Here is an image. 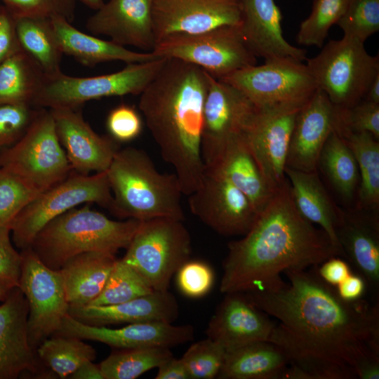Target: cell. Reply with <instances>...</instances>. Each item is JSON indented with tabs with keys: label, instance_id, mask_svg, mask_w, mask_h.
I'll use <instances>...</instances> for the list:
<instances>
[{
	"label": "cell",
	"instance_id": "11",
	"mask_svg": "<svg viewBox=\"0 0 379 379\" xmlns=\"http://www.w3.org/2000/svg\"><path fill=\"white\" fill-rule=\"evenodd\" d=\"M152 52L195 65L217 79L257 62L242 38L239 25L170 35L159 41Z\"/></svg>",
	"mask_w": 379,
	"mask_h": 379
},
{
	"label": "cell",
	"instance_id": "34",
	"mask_svg": "<svg viewBox=\"0 0 379 379\" xmlns=\"http://www.w3.org/2000/svg\"><path fill=\"white\" fill-rule=\"evenodd\" d=\"M335 194L345 204L356 201L359 173L356 159L345 141L333 130L320 153L317 166Z\"/></svg>",
	"mask_w": 379,
	"mask_h": 379
},
{
	"label": "cell",
	"instance_id": "4",
	"mask_svg": "<svg viewBox=\"0 0 379 379\" xmlns=\"http://www.w3.org/2000/svg\"><path fill=\"white\" fill-rule=\"evenodd\" d=\"M114 215L144 221L168 217L184 220L182 192L175 173H161L147 153L135 147L119 149L106 171Z\"/></svg>",
	"mask_w": 379,
	"mask_h": 379
},
{
	"label": "cell",
	"instance_id": "19",
	"mask_svg": "<svg viewBox=\"0 0 379 379\" xmlns=\"http://www.w3.org/2000/svg\"><path fill=\"white\" fill-rule=\"evenodd\" d=\"M48 109L72 171L82 175L106 171L119 149L117 142L95 132L84 119L81 108Z\"/></svg>",
	"mask_w": 379,
	"mask_h": 379
},
{
	"label": "cell",
	"instance_id": "50",
	"mask_svg": "<svg viewBox=\"0 0 379 379\" xmlns=\"http://www.w3.org/2000/svg\"><path fill=\"white\" fill-rule=\"evenodd\" d=\"M317 271L322 280L335 287L352 272L350 264L340 256L331 257L317 265Z\"/></svg>",
	"mask_w": 379,
	"mask_h": 379
},
{
	"label": "cell",
	"instance_id": "3",
	"mask_svg": "<svg viewBox=\"0 0 379 379\" xmlns=\"http://www.w3.org/2000/svg\"><path fill=\"white\" fill-rule=\"evenodd\" d=\"M208 77L195 65L166 58L140 94L147 127L186 196L200 186L205 173L201 135Z\"/></svg>",
	"mask_w": 379,
	"mask_h": 379
},
{
	"label": "cell",
	"instance_id": "18",
	"mask_svg": "<svg viewBox=\"0 0 379 379\" xmlns=\"http://www.w3.org/2000/svg\"><path fill=\"white\" fill-rule=\"evenodd\" d=\"M56 334L94 340L118 349L170 348L192 340L194 331L190 325L175 326L164 321L128 324L121 328H111L86 324L68 314Z\"/></svg>",
	"mask_w": 379,
	"mask_h": 379
},
{
	"label": "cell",
	"instance_id": "51",
	"mask_svg": "<svg viewBox=\"0 0 379 379\" xmlns=\"http://www.w3.org/2000/svg\"><path fill=\"white\" fill-rule=\"evenodd\" d=\"M339 296L347 301L363 298L367 286L365 280L357 273L352 272L335 286Z\"/></svg>",
	"mask_w": 379,
	"mask_h": 379
},
{
	"label": "cell",
	"instance_id": "46",
	"mask_svg": "<svg viewBox=\"0 0 379 379\" xmlns=\"http://www.w3.org/2000/svg\"><path fill=\"white\" fill-rule=\"evenodd\" d=\"M338 107L339 119L335 128L368 132L379 140V104L363 99L352 107Z\"/></svg>",
	"mask_w": 379,
	"mask_h": 379
},
{
	"label": "cell",
	"instance_id": "21",
	"mask_svg": "<svg viewBox=\"0 0 379 379\" xmlns=\"http://www.w3.org/2000/svg\"><path fill=\"white\" fill-rule=\"evenodd\" d=\"M152 0H109L90 16L86 28L123 46L152 52L156 44Z\"/></svg>",
	"mask_w": 379,
	"mask_h": 379
},
{
	"label": "cell",
	"instance_id": "23",
	"mask_svg": "<svg viewBox=\"0 0 379 379\" xmlns=\"http://www.w3.org/2000/svg\"><path fill=\"white\" fill-rule=\"evenodd\" d=\"M336 234L345 259L364 278L373 301H379L378 213L343 210Z\"/></svg>",
	"mask_w": 379,
	"mask_h": 379
},
{
	"label": "cell",
	"instance_id": "30",
	"mask_svg": "<svg viewBox=\"0 0 379 379\" xmlns=\"http://www.w3.org/2000/svg\"><path fill=\"white\" fill-rule=\"evenodd\" d=\"M115 255L86 252L68 260L59 270L69 306L89 305L102 291L117 262Z\"/></svg>",
	"mask_w": 379,
	"mask_h": 379
},
{
	"label": "cell",
	"instance_id": "35",
	"mask_svg": "<svg viewBox=\"0 0 379 379\" xmlns=\"http://www.w3.org/2000/svg\"><path fill=\"white\" fill-rule=\"evenodd\" d=\"M16 31L21 48L39 65L46 75L61 72L63 53L51 18H16Z\"/></svg>",
	"mask_w": 379,
	"mask_h": 379
},
{
	"label": "cell",
	"instance_id": "2",
	"mask_svg": "<svg viewBox=\"0 0 379 379\" xmlns=\"http://www.w3.org/2000/svg\"><path fill=\"white\" fill-rule=\"evenodd\" d=\"M227 248L220 284L225 294L276 289L285 283L281 272L319 265L333 256L343 258L326 232L296 209L288 180L249 231Z\"/></svg>",
	"mask_w": 379,
	"mask_h": 379
},
{
	"label": "cell",
	"instance_id": "14",
	"mask_svg": "<svg viewBox=\"0 0 379 379\" xmlns=\"http://www.w3.org/2000/svg\"><path fill=\"white\" fill-rule=\"evenodd\" d=\"M256 110L242 92L209 74L201 135L205 166L216 159L229 142L244 135Z\"/></svg>",
	"mask_w": 379,
	"mask_h": 379
},
{
	"label": "cell",
	"instance_id": "41",
	"mask_svg": "<svg viewBox=\"0 0 379 379\" xmlns=\"http://www.w3.org/2000/svg\"><path fill=\"white\" fill-rule=\"evenodd\" d=\"M336 24L343 36L365 43L379 31V0H350Z\"/></svg>",
	"mask_w": 379,
	"mask_h": 379
},
{
	"label": "cell",
	"instance_id": "13",
	"mask_svg": "<svg viewBox=\"0 0 379 379\" xmlns=\"http://www.w3.org/2000/svg\"><path fill=\"white\" fill-rule=\"evenodd\" d=\"M20 254L18 287L28 303V338L36 352L44 340L59 331L69 314V305L60 270L47 267L31 247L22 250Z\"/></svg>",
	"mask_w": 379,
	"mask_h": 379
},
{
	"label": "cell",
	"instance_id": "45",
	"mask_svg": "<svg viewBox=\"0 0 379 379\" xmlns=\"http://www.w3.org/2000/svg\"><path fill=\"white\" fill-rule=\"evenodd\" d=\"M176 283L181 293L192 298L206 295L215 281L212 267L201 260H187L176 272Z\"/></svg>",
	"mask_w": 379,
	"mask_h": 379
},
{
	"label": "cell",
	"instance_id": "6",
	"mask_svg": "<svg viewBox=\"0 0 379 379\" xmlns=\"http://www.w3.org/2000/svg\"><path fill=\"white\" fill-rule=\"evenodd\" d=\"M122 258L154 291H168L171 280L192 253L183 220L159 217L140 221Z\"/></svg>",
	"mask_w": 379,
	"mask_h": 379
},
{
	"label": "cell",
	"instance_id": "54",
	"mask_svg": "<svg viewBox=\"0 0 379 379\" xmlns=\"http://www.w3.org/2000/svg\"><path fill=\"white\" fill-rule=\"evenodd\" d=\"M364 99L379 104V73L371 83Z\"/></svg>",
	"mask_w": 379,
	"mask_h": 379
},
{
	"label": "cell",
	"instance_id": "55",
	"mask_svg": "<svg viewBox=\"0 0 379 379\" xmlns=\"http://www.w3.org/2000/svg\"><path fill=\"white\" fill-rule=\"evenodd\" d=\"M15 286L0 279V301L3 302Z\"/></svg>",
	"mask_w": 379,
	"mask_h": 379
},
{
	"label": "cell",
	"instance_id": "20",
	"mask_svg": "<svg viewBox=\"0 0 379 379\" xmlns=\"http://www.w3.org/2000/svg\"><path fill=\"white\" fill-rule=\"evenodd\" d=\"M338 121V107L317 88L296 114L286 167L316 171L321 149Z\"/></svg>",
	"mask_w": 379,
	"mask_h": 379
},
{
	"label": "cell",
	"instance_id": "25",
	"mask_svg": "<svg viewBox=\"0 0 379 379\" xmlns=\"http://www.w3.org/2000/svg\"><path fill=\"white\" fill-rule=\"evenodd\" d=\"M29 307L18 286L0 305V379L36 373L38 363L27 333Z\"/></svg>",
	"mask_w": 379,
	"mask_h": 379
},
{
	"label": "cell",
	"instance_id": "58",
	"mask_svg": "<svg viewBox=\"0 0 379 379\" xmlns=\"http://www.w3.org/2000/svg\"><path fill=\"white\" fill-rule=\"evenodd\" d=\"M0 4H1V1H0Z\"/></svg>",
	"mask_w": 379,
	"mask_h": 379
},
{
	"label": "cell",
	"instance_id": "49",
	"mask_svg": "<svg viewBox=\"0 0 379 379\" xmlns=\"http://www.w3.org/2000/svg\"><path fill=\"white\" fill-rule=\"evenodd\" d=\"M21 49L16 31V18L0 4V63Z\"/></svg>",
	"mask_w": 379,
	"mask_h": 379
},
{
	"label": "cell",
	"instance_id": "24",
	"mask_svg": "<svg viewBox=\"0 0 379 379\" xmlns=\"http://www.w3.org/2000/svg\"><path fill=\"white\" fill-rule=\"evenodd\" d=\"M241 34L250 51L265 61L278 58L306 60V51L284 37L282 15L274 0H241Z\"/></svg>",
	"mask_w": 379,
	"mask_h": 379
},
{
	"label": "cell",
	"instance_id": "16",
	"mask_svg": "<svg viewBox=\"0 0 379 379\" xmlns=\"http://www.w3.org/2000/svg\"><path fill=\"white\" fill-rule=\"evenodd\" d=\"M152 14L157 44L173 34L239 25L242 3L241 0H152Z\"/></svg>",
	"mask_w": 379,
	"mask_h": 379
},
{
	"label": "cell",
	"instance_id": "31",
	"mask_svg": "<svg viewBox=\"0 0 379 379\" xmlns=\"http://www.w3.org/2000/svg\"><path fill=\"white\" fill-rule=\"evenodd\" d=\"M288 361L270 341L250 343L227 352L220 379H284Z\"/></svg>",
	"mask_w": 379,
	"mask_h": 379
},
{
	"label": "cell",
	"instance_id": "22",
	"mask_svg": "<svg viewBox=\"0 0 379 379\" xmlns=\"http://www.w3.org/2000/svg\"><path fill=\"white\" fill-rule=\"evenodd\" d=\"M276 324L244 293H225L206 329L207 338L230 352L244 345L268 340Z\"/></svg>",
	"mask_w": 379,
	"mask_h": 379
},
{
	"label": "cell",
	"instance_id": "38",
	"mask_svg": "<svg viewBox=\"0 0 379 379\" xmlns=\"http://www.w3.org/2000/svg\"><path fill=\"white\" fill-rule=\"evenodd\" d=\"M154 291L136 270L117 259L102 291L89 305L119 304Z\"/></svg>",
	"mask_w": 379,
	"mask_h": 379
},
{
	"label": "cell",
	"instance_id": "1",
	"mask_svg": "<svg viewBox=\"0 0 379 379\" xmlns=\"http://www.w3.org/2000/svg\"><path fill=\"white\" fill-rule=\"evenodd\" d=\"M284 273L288 284L244 293L279 321L267 341L288 361L284 379H355L364 363L379 359V301L342 299L317 265Z\"/></svg>",
	"mask_w": 379,
	"mask_h": 379
},
{
	"label": "cell",
	"instance_id": "52",
	"mask_svg": "<svg viewBox=\"0 0 379 379\" xmlns=\"http://www.w3.org/2000/svg\"><path fill=\"white\" fill-rule=\"evenodd\" d=\"M157 368L156 379H190L181 358L176 359L173 356L161 363Z\"/></svg>",
	"mask_w": 379,
	"mask_h": 379
},
{
	"label": "cell",
	"instance_id": "47",
	"mask_svg": "<svg viewBox=\"0 0 379 379\" xmlns=\"http://www.w3.org/2000/svg\"><path fill=\"white\" fill-rule=\"evenodd\" d=\"M143 127L137 109L128 104H120L109 112L106 128L109 136L117 142H127L138 138Z\"/></svg>",
	"mask_w": 379,
	"mask_h": 379
},
{
	"label": "cell",
	"instance_id": "29",
	"mask_svg": "<svg viewBox=\"0 0 379 379\" xmlns=\"http://www.w3.org/2000/svg\"><path fill=\"white\" fill-rule=\"evenodd\" d=\"M63 54L72 56L87 67L119 60L129 63L149 61L158 57L152 52L139 53L128 49L111 40L101 39L75 28L64 18H50Z\"/></svg>",
	"mask_w": 379,
	"mask_h": 379
},
{
	"label": "cell",
	"instance_id": "12",
	"mask_svg": "<svg viewBox=\"0 0 379 379\" xmlns=\"http://www.w3.org/2000/svg\"><path fill=\"white\" fill-rule=\"evenodd\" d=\"M1 167L18 175L40 193L64 180L72 171L50 110L38 116L14 145L0 152Z\"/></svg>",
	"mask_w": 379,
	"mask_h": 379
},
{
	"label": "cell",
	"instance_id": "37",
	"mask_svg": "<svg viewBox=\"0 0 379 379\" xmlns=\"http://www.w3.org/2000/svg\"><path fill=\"white\" fill-rule=\"evenodd\" d=\"M169 347L121 349L100 364L104 379H135L173 357Z\"/></svg>",
	"mask_w": 379,
	"mask_h": 379
},
{
	"label": "cell",
	"instance_id": "15",
	"mask_svg": "<svg viewBox=\"0 0 379 379\" xmlns=\"http://www.w3.org/2000/svg\"><path fill=\"white\" fill-rule=\"evenodd\" d=\"M188 197L192 214L225 237L244 236L259 215L244 193L224 177L207 168L200 186Z\"/></svg>",
	"mask_w": 379,
	"mask_h": 379
},
{
	"label": "cell",
	"instance_id": "42",
	"mask_svg": "<svg viewBox=\"0 0 379 379\" xmlns=\"http://www.w3.org/2000/svg\"><path fill=\"white\" fill-rule=\"evenodd\" d=\"M225 354L221 345L206 338L191 345L181 359L190 379H213L217 378Z\"/></svg>",
	"mask_w": 379,
	"mask_h": 379
},
{
	"label": "cell",
	"instance_id": "32",
	"mask_svg": "<svg viewBox=\"0 0 379 379\" xmlns=\"http://www.w3.org/2000/svg\"><path fill=\"white\" fill-rule=\"evenodd\" d=\"M334 130L349 146L358 165L359 184L353 208L378 213V140L368 132H352L343 128Z\"/></svg>",
	"mask_w": 379,
	"mask_h": 379
},
{
	"label": "cell",
	"instance_id": "27",
	"mask_svg": "<svg viewBox=\"0 0 379 379\" xmlns=\"http://www.w3.org/2000/svg\"><path fill=\"white\" fill-rule=\"evenodd\" d=\"M205 168L218 173L230 181L247 197L258 213L278 191L269 184L262 173L244 135L229 142L216 159Z\"/></svg>",
	"mask_w": 379,
	"mask_h": 379
},
{
	"label": "cell",
	"instance_id": "7",
	"mask_svg": "<svg viewBox=\"0 0 379 379\" xmlns=\"http://www.w3.org/2000/svg\"><path fill=\"white\" fill-rule=\"evenodd\" d=\"M166 58L126 64L107 74L77 77L61 72L46 77L32 106L38 108H81L86 102L111 96L140 95L155 77Z\"/></svg>",
	"mask_w": 379,
	"mask_h": 379
},
{
	"label": "cell",
	"instance_id": "57",
	"mask_svg": "<svg viewBox=\"0 0 379 379\" xmlns=\"http://www.w3.org/2000/svg\"><path fill=\"white\" fill-rule=\"evenodd\" d=\"M0 168H1V164H0Z\"/></svg>",
	"mask_w": 379,
	"mask_h": 379
},
{
	"label": "cell",
	"instance_id": "26",
	"mask_svg": "<svg viewBox=\"0 0 379 379\" xmlns=\"http://www.w3.org/2000/svg\"><path fill=\"white\" fill-rule=\"evenodd\" d=\"M69 314L82 323L96 326L147 321L173 323L179 315V306L168 291H154L116 305L69 306Z\"/></svg>",
	"mask_w": 379,
	"mask_h": 379
},
{
	"label": "cell",
	"instance_id": "39",
	"mask_svg": "<svg viewBox=\"0 0 379 379\" xmlns=\"http://www.w3.org/2000/svg\"><path fill=\"white\" fill-rule=\"evenodd\" d=\"M40 192L22 178L0 168V232L11 234L19 213Z\"/></svg>",
	"mask_w": 379,
	"mask_h": 379
},
{
	"label": "cell",
	"instance_id": "44",
	"mask_svg": "<svg viewBox=\"0 0 379 379\" xmlns=\"http://www.w3.org/2000/svg\"><path fill=\"white\" fill-rule=\"evenodd\" d=\"M15 18H51L60 16L72 22L76 0H0Z\"/></svg>",
	"mask_w": 379,
	"mask_h": 379
},
{
	"label": "cell",
	"instance_id": "56",
	"mask_svg": "<svg viewBox=\"0 0 379 379\" xmlns=\"http://www.w3.org/2000/svg\"><path fill=\"white\" fill-rule=\"evenodd\" d=\"M88 8L95 11L100 8L105 3L103 0H79Z\"/></svg>",
	"mask_w": 379,
	"mask_h": 379
},
{
	"label": "cell",
	"instance_id": "43",
	"mask_svg": "<svg viewBox=\"0 0 379 379\" xmlns=\"http://www.w3.org/2000/svg\"><path fill=\"white\" fill-rule=\"evenodd\" d=\"M41 109L26 104H0V152L24 136Z\"/></svg>",
	"mask_w": 379,
	"mask_h": 379
},
{
	"label": "cell",
	"instance_id": "9",
	"mask_svg": "<svg viewBox=\"0 0 379 379\" xmlns=\"http://www.w3.org/2000/svg\"><path fill=\"white\" fill-rule=\"evenodd\" d=\"M112 201L106 171L93 175L72 171L64 180L40 193L19 213L11 228L13 241L21 250L29 248L39 231L66 211L89 203L109 209Z\"/></svg>",
	"mask_w": 379,
	"mask_h": 379
},
{
	"label": "cell",
	"instance_id": "33",
	"mask_svg": "<svg viewBox=\"0 0 379 379\" xmlns=\"http://www.w3.org/2000/svg\"><path fill=\"white\" fill-rule=\"evenodd\" d=\"M46 74L22 48L0 63V104L32 105Z\"/></svg>",
	"mask_w": 379,
	"mask_h": 379
},
{
	"label": "cell",
	"instance_id": "17",
	"mask_svg": "<svg viewBox=\"0 0 379 379\" xmlns=\"http://www.w3.org/2000/svg\"><path fill=\"white\" fill-rule=\"evenodd\" d=\"M300 109L257 108L244 133L246 144L269 184L279 190L287 182L286 162Z\"/></svg>",
	"mask_w": 379,
	"mask_h": 379
},
{
	"label": "cell",
	"instance_id": "53",
	"mask_svg": "<svg viewBox=\"0 0 379 379\" xmlns=\"http://www.w3.org/2000/svg\"><path fill=\"white\" fill-rule=\"evenodd\" d=\"M68 378L71 379H104L100 366L87 361L81 364Z\"/></svg>",
	"mask_w": 379,
	"mask_h": 379
},
{
	"label": "cell",
	"instance_id": "36",
	"mask_svg": "<svg viewBox=\"0 0 379 379\" xmlns=\"http://www.w3.org/2000/svg\"><path fill=\"white\" fill-rule=\"evenodd\" d=\"M36 348L39 359L60 378H67L84 362L96 357L94 348L76 337L57 334Z\"/></svg>",
	"mask_w": 379,
	"mask_h": 379
},
{
	"label": "cell",
	"instance_id": "10",
	"mask_svg": "<svg viewBox=\"0 0 379 379\" xmlns=\"http://www.w3.org/2000/svg\"><path fill=\"white\" fill-rule=\"evenodd\" d=\"M220 80L237 88L258 109H300L317 90L306 64L292 58L246 67Z\"/></svg>",
	"mask_w": 379,
	"mask_h": 379
},
{
	"label": "cell",
	"instance_id": "5",
	"mask_svg": "<svg viewBox=\"0 0 379 379\" xmlns=\"http://www.w3.org/2000/svg\"><path fill=\"white\" fill-rule=\"evenodd\" d=\"M140 223L135 219L111 220L84 204L50 221L30 247L47 267L59 270L68 260L84 253L115 255L126 248Z\"/></svg>",
	"mask_w": 379,
	"mask_h": 379
},
{
	"label": "cell",
	"instance_id": "8",
	"mask_svg": "<svg viewBox=\"0 0 379 379\" xmlns=\"http://www.w3.org/2000/svg\"><path fill=\"white\" fill-rule=\"evenodd\" d=\"M306 61L317 88L340 107H350L363 100L379 73L378 55H371L364 43L346 36L329 41L318 55Z\"/></svg>",
	"mask_w": 379,
	"mask_h": 379
},
{
	"label": "cell",
	"instance_id": "40",
	"mask_svg": "<svg viewBox=\"0 0 379 379\" xmlns=\"http://www.w3.org/2000/svg\"><path fill=\"white\" fill-rule=\"evenodd\" d=\"M350 0H314L310 15L300 25L296 41L300 45L321 47L330 28L344 13Z\"/></svg>",
	"mask_w": 379,
	"mask_h": 379
},
{
	"label": "cell",
	"instance_id": "28",
	"mask_svg": "<svg viewBox=\"0 0 379 379\" xmlns=\"http://www.w3.org/2000/svg\"><path fill=\"white\" fill-rule=\"evenodd\" d=\"M285 175L296 209L310 222L320 226L345 259L336 234L343 209L333 201L317 171L306 172L286 167Z\"/></svg>",
	"mask_w": 379,
	"mask_h": 379
},
{
	"label": "cell",
	"instance_id": "48",
	"mask_svg": "<svg viewBox=\"0 0 379 379\" xmlns=\"http://www.w3.org/2000/svg\"><path fill=\"white\" fill-rule=\"evenodd\" d=\"M21 261V254L14 248L10 234L0 232V279L18 286Z\"/></svg>",
	"mask_w": 379,
	"mask_h": 379
}]
</instances>
